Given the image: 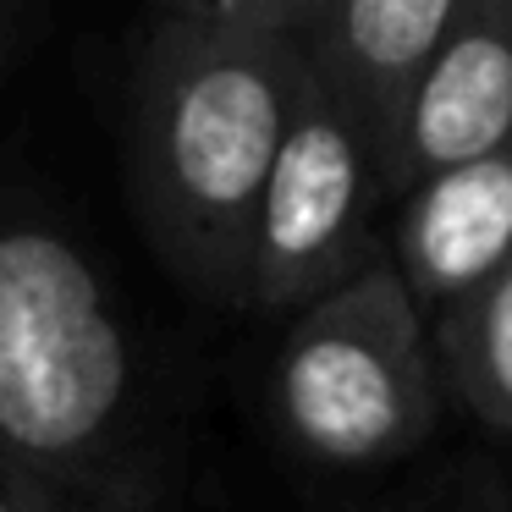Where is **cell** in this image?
<instances>
[{
	"mask_svg": "<svg viewBox=\"0 0 512 512\" xmlns=\"http://www.w3.org/2000/svg\"><path fill=\"white\" fill-rule=\"evenodd\" d=\"M83 496H67V490L45 485V479L23 474L0 457V512H72Z\"/></svg>",
	"mask_w": 512,
	"mask_h": 512,
	"instance_id": "obj_10",
	"label": "cell"
},
{
	"mask_svg": "<svg viewBox=\"0 0 512 512\" xmlns=\"http://www.w3.org/2000/svg\"><path fill=\"white\" fill-rule=\"evenodd\" d=\"M270 402L287 441L331 468L391 463L430 435V331L386 254L292 320Z\"/></svg>",
	"mask_w": 512,
	"mask_h": 512,
	"instance_id": "obj_3",
	"label": "cell"
},
{
	"mask_svg": "<svg viewBox=\"0 0 512 512\" xmlns=\"http://www.w3.org/2000/svg\"><path fill=\"white\" fill-rule=\"evenodd\" d=\"M402 512H408V507H402Z\"/></svg>",
	"mask_w": 512,
	"mask_h": 512,
	"instance_id": "obj_12",
	"label": "cell"
},
{
	"mask_svg": "<svg viewBox=\"0 0 512 512\" xmlns=\"http://www.w3.org/2000/svg\"><path fill=\"white\" fill-rule=\"evenodd\" d=\"M435 353L457 397L512 435V265L435 314Z\"/></svg>",
	"mask_w": 512,
	"mask_h": 512,
	"instance_id": "obj_8",
	"label": "cell"
},
{
	"mask_svg": "<svg viewBox=\"0 0 512 512\" xmlns=\"http://www.w3.org/2000/svg\"><path fill=\"white\" fill-rule=\"evenodd\" d=\"M457 17H463V0H314L303 17V61L358 122L380 177H386L402 111Z\"/></svg>",
	"mask_w": 512,
	"mask_h": 512,
	"instance_id": "obj_6",
	"label": "cell"
},
{
	"mask_svg": "<svg viewBox=\"0 0 512 512\" xmlns=\"http://www.w3.org/2000/svg\"><path fill=\"white\" fill-rule=\"evenodd\" d=\"M133 413V342L61 221L0 199V457L89 496Z\"/></svg>",
	"mask_w": 512,
	"mask_h": 512,
	"instance_id": "obj_2",
	"label": "cell"
},
{
	"mask_svg": "<svg viewBox=\"0 0 512 512\" xmlns=\"http://www.w3.org/2000/svg\"><path fill=\"white\" fill-rule=\"evenodd\" d=\"M45 34H50V12L23 6V0H0V89L23 72V61L39 50Z\"/></svg>",
	"mask_w": 512,
	"mask_h": 512,
	"instance_id": "obj_9",
	"label": "cell"
},
{
	"mask_svg": "<svg viewBox=\"0 0 512 512\" xmlns=\"http://www.w3.org/2000/svg\"><path fill=\"white\" fill-rule=\"evenodd\" d=\"M375 204L380 171L364 133L303 61L287 133L254 215L248 309L303 314L325 292L369 270L380 259L369 237Z\"/></svg>",
	"mask_w": 512,
	"mask_h": 512,
	"instance_id": "obj_4",
	"label": "cell"
},
{
	"mask_svg": "<svg viewBox=\"0 0 512 512\" xmlns=\"http://www.w3.org/2000/svg\"><path fill=\"white\" fill-rule=\"evenodd\" d=\"M391 265L424 320L501 276L512 265V155L419 182L397 221Z\"/></svg>",
	"mask_w": 512,
	"mask_h": 512,
	"instance_id": "obj_7",
	"label": "cell"
},
{
	"mask_svg": "<svg viewBox=\"0 0 512 512\" xmlns=\"http://www.w3.org/2000/svg\"><path fill=\"white\" fill-rule=\"evenodd\" d=\"M314 0H177L127 56V188L160 265L215 309H248V248L298 94Z\"/></svg>",
	"mask_w": 512,
	"mask_h": 512,
	"instance_id": "obj_1",
	"label": "cell"
},
{
	"mask_svg": "<svg viewBox=\"0 0 512 512\" xmlns=\"http://www.w3.org/2000/svg\"><path fill=\"white\" fill-rule=\"evenodd\" d=\"M72 512H133V507H122V501H105V496H83Z\"/></svg>",
	"mask_w": 512,
	"mask_h": 512,
	"instance_id": "obj_11",
	"label": "cell"
},
{
	"mask_svg": "<svg viewBox=\"0 0 512 512\" xmlns=\"http://www.w3.org/2000/svg\"><path fill=\"white\" fill-rule=\"evenodd\" d=\"M496 155H512V0H463L402 111L380 193H413L441 171Z\"/></svg>",
	"mask_w": 512,
	"mask_h": 512,
	"instance_id": "obj_5",
	"label": "cell"
}]
</instances>
